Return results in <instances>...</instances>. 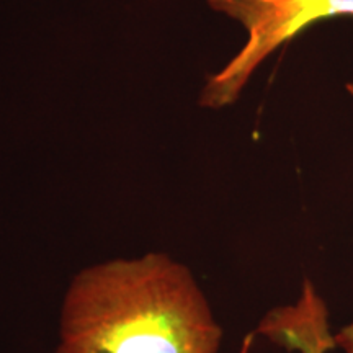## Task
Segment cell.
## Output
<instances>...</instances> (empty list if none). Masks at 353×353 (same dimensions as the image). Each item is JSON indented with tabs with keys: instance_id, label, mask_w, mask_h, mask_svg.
Instances as JSON below:
<instances>
[{
	"instance_id": "1",
	"label": "cell",
	"mask_w": 353,
	"mask_h": 353,
	"mask_svg": "<svg viewBox=\"0 0 353 353\" xmlns=\"http://www.w3.org/2000/svg\"><path fill=\"white\" fill-rule=\"evenodd\" d=\"M52 353H219L223 327L187 265L164 252L70 278Z\"/></svg>"
},
{
	"instance_id": "2",
	"label": "cell",
	"mask_w": 353,
	"mask_h": 353,
	"mask_svg": "<svg viewBox=\"0 0 353 353\" xmlns=\"http://www.w3.org/2000/svg\"><path fill=\"white\" fill-rule=\"evenodd\" d=\"M208 3L213 10L239 21L247 33L241 51L203 88L200 103L208 108L234 103L260 64L307 28L337 17L353 19V0H208Z\"/></svg>"
},
{
	"instance_id": "3",
	"label": "cell",
	"mask_w": 353,
	"mask_h": 353,
	"mask_svg": "<svg viewBox=\"0 0 353 353\" xmlns=\"http://www.w3.org/2000/svg\"><path fill=\"white\" fill-rule=\"evenodd\" d=\"M252 334L290 352L329 353L335 348L327 303L309 278L296 301L272 309Z\"/></svg>"
},
{
	"instance_id": "4",
	"label": "cell",
	"mask_w": 353,
	"mask_h": 353,
	"mask_svg": "<svg viewBox=\"0 0 353 353\" xmlns=\"http://www.w3.org/2000/svg\"><path fill=\"white\" fill-rule=\"evenodd\" d=\"M334 343L335 348H342L343 353H353V321L334 334Z\"/></svg>"
},
{
	"instance_id": "5",
	"label": "cell",
	"mask_w": 353,
	"mask_h": 353,
	"mask_svg": "<svg viewBox=\"0 0 353 353\" xmlns=\"http://www.w3.org/2000/svg\"><path fill=\"white\" fill-rule=\"evenodd\" d=\"M347 92H348V95H350L353 99V81L347 83Z\"/></svg>"
}]
</instances>
